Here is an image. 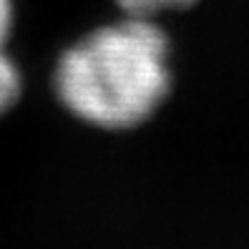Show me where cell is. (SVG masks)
Returning a JSON list of instances; mask_svg holds the SVG:
<instances>
[{
    "label": "cell",
    "mask_w": 249,
    "mask_h": 249,
    "mask_svg": "<svg viewBox=\"0 0 249 249\" xmlns=\"http://www.w3.org/2000/svg\"><path fill=\"white\" fill-rule=\"evenodd\" d=\"M58 101L81 121L126 131L151 119L171 89L166 33L143 16L76 40L53 71Z\"/></svg>",
    "instance_id": "cell-1"
},
{
    "label": "cell",
    "mask_w": 249,
    "mask_h": 249,
    "mask_svg": "<svg viewBox=\"0 0 249 249\" xmlns=\"http://www.w3.org/2000/svg\"><path fill=\"white\" fill-rule=\"evenodd\" d=\"M119 8L126 13V16H143V18H151L161 10H169V8H186L192 5V0H116Z\"/></svg>",
    "instance_id": "cell-3"
},
{
    "label": "cell",
    "mask_w": 249,
    "mask_h": 249,
    "mask_svg": "<svg viewBox=\"0 0 249 249\" xmlns=\"http://www.w3.org/2000/svg\"><path fill=\"white\" fill-rule=\"evenodd\" d=\"M18 96H20V73L16 63L5 55V51L0 48V116L10 111Z\"/></svg>",
    "instance_id": "cell-2"
},
{
    "label": "cell",
    "mask_w": 249,
    "mask_h": 249,
    "mask_svg": "<svg viewBox=\"0 0 249 249\" xmlns=\"http://www.w3.org/2000/svg\"><path fill=\"white\" fill-rule=\"evenodd\" d=\"M13 28V0H0V48L5 46Z\"/></svg>",
    "instance_id": "cell-4"
}]
</instances>
